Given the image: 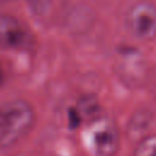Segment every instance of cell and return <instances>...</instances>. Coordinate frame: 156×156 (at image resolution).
<instances>
[{"mask_svg": "<svg viewBox=\"0 0 156 156\" xmlns=\"http://www.w3.org/2000/svg\"><path fill=\"white\" fill-rule=\"evenodd\" d=\"M78 115L80 116V118H89L90 121L94 119L95 117H98V111H99V102L98 100L91 96V95H85L83 96L77 106Z\"/></svg>", "mask_w": 156, "mask_h": 156, "instance_id": "cell-5", "label": "cell"}, {"mask_svg": "<svg viewBox=\"0 0 156 156\" xmlns=\"http://www.w3.org/2000/svg\"><path fill=\"white\" fill-rule=\"evenodd\" d=\"M87 141L94 156H116L121 135L117 123L107 116H98L87 128Z\"/></svg>", "mask_w": 156, "mask_h": 156, "instance_id": "cell-2", "label": "cell"}, {"mask_svg": "<svg viewBox=\"0 0 156 156\" xmlns=\"http://www.w3.org/2000/svg\"><path fill=\"white\" fill-rule=\"evenodd\" d=\"M35 123L33 106L23 99H12L0 105V149H11L22 141Z\"/></svg>", "mask_w": 156, "mask_h": 156, "instance_id": "cell-1", "label": "cell"}, {"mask_svg": "<svg viewBox=\"0 0 156 156\" xmlns=\"http://www.w3.org/2000/svg\"><path fill=\"white\" fill-rule=\"evenodd\" d=\"M4 83H5V71H4L2 65L0 62V88L4 85Z\"/></svg>", "mask_w": 156, "mask_h": 156, "instance_id": "cell-7", "label": "cell"}, {"mask_svg": "<svg viewBox=\"0 0 156 156\" xmlns=\"http://www.w3.org/2000/svg\"><path fill=\"white\" fill-rule=\"evenodd\" d=\"M0 46L12 51H27L34 46L30 28L12 15H0Z\"/></svg>", "mask_w": 156, "mask_h": 156, "instance_id": "cell-4", "label": "cell"}, {"mask_svg": "<svg viewBox=\"0 0 156 156\" xmlns=\"http://www.w3.org/2000/svg\"><path fill=\"white\" fill-rule=\"evenodd\" d=\"M126 28L130 35L140 41L156 38V5L141 0L133 4L126 12Z\"/></svg>", "mask_w": 156, "mask_h": 156, "instance_id": "cell-3", "label": "cell"}, {"mask_svg": "<svg viewBox=\"0 0 156 156\" xmlns=\"http://www.w3.org/2000/svg\"><path fill=\"white\" fill-rule=\"evenodd\" d=\"M134 156H156V134L143 138L135 147Z\"/></svg>", "mask_w": 156, "mask_h": 156, "instance_id": "cell-6", "label": "cell"}]
</instances>
